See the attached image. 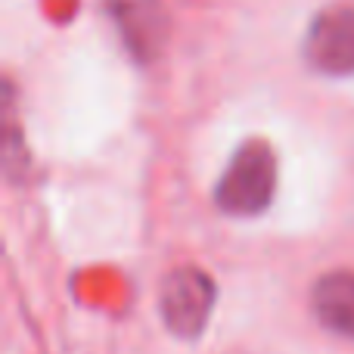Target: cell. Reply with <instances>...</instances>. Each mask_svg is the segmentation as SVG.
Wrapping results in <instances>:
<instances>
[{
    "label": "cell",
    "instance_id": "1",
    "mask_svg": "<svg viewBox=\"0 0 354 354\" xmlns=\"http://www.w3.org/2000/svg\"><path fill=\"white\" fill-rule=\"evenodd\" d=\"M277 153L268 140L249 137L230 153L214 183V205L230 218H258L277 196Z\"/></svg>",
    "mask_w": 354,
    "mask_h": 354
},
{
    "label": "cell",
    "instance_id": "2",
    "mask_svg": "<svg viewBox=\"0 0 354 354\" xmlns=\"http://www.w3.org/2000/svg\"><path fill=\"white\" fill-rule=\"evenodd\" d=\"M214 308V283L202 268H174L162 280L159 311L165 326L180 339H196Z\"/></svg>",
    "mask_w": 354,
    "mask_h": 354
},
{
    "label": "cell",
    "instance_id": "3",
    "mask_svg": "<svg viewBox=\"0 0 354 354\" xmlns=\"http://www.w3.org/2000/svg\"><path fill=\"white\" fill-rule=\"evenodd\" d=\"M305 62L324 78L354 75V6H330L311 19L301 41Z\"/></svg>",
    "mask_w": 354,
    "mask_h": 354
},
{
    "label": "cell",
    "instance_id": "4",
    "mask_svg": "<svg viewBox=\"0 0 354 354\" xmlns=\"http://www.w3.org/2000/svg\"><path fill=\"white\" fill-rule=\"evenodd\" d=\"M109 12L131 53L149 59L159 50L165 35V16L159 0H109Z\"/></svg>",
    "mask_w": 354,
    "mask_h": 354
},
{
    "label": "cell",
    "instance_id": "5",
    "mask_svg": "<svg viewBox=\"0 0 354 354\" xmlns=\"http://www.w3.org/2000/svg\"><path fill=\"white\" fill-rule=\"evenodd\" d=\"M311 308L330 333L354 339V270H333L314 283Z\"/></svg>",
    "mask_w": 354,
    "mask_h": 354
}]
</instances>
